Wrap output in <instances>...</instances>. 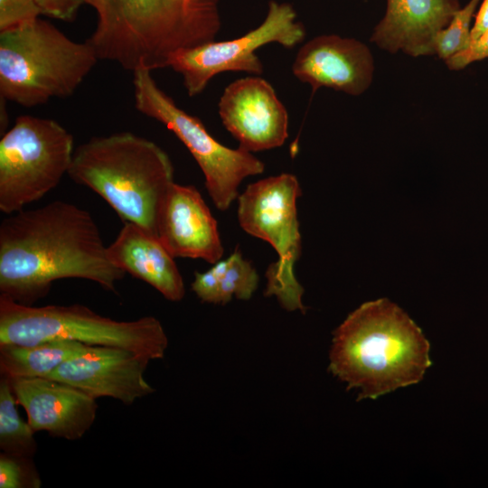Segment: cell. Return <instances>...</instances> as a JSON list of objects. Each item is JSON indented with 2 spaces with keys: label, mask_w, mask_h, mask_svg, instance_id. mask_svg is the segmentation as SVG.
<instances>
[{
  "label": "cell",
  "mask_w": 488,
  "mask_h": 488,
  "mask_svg": "<svg viewBox=\"0 0 488 488\" xmlns=\"http://www.w3.org/2000/svg\"><path fill=\"white\" fill-rule=\"evenodd\" d=\"M481 0H470L453 16L448 25L437 33L435 38V54L446 61L465 50L471 42V22Z\"/></svg>",
  "instance_id": "44dd1931"
},
{
  "label": "cell",
  "mask_w": 488,
  "mask_h": 488,
  "mask_svg": "<svg viewBox=\"0 0 488 488\" xmlns=\"http://www.w3.org/2000/svg\"><path fill=\"white\" fill-rule=\"evenodd\" d=\"M420 328L386 298L366 302L333 332L329 371L360 390L358 400L377 399L418 383L432 362Z\"/></svg>",
  "instance_id": "3957f363"
},
{
  "label": "cell",
  "mask_w": 488,
  "mask_h": 488,
  "mask_svg": "<svg viewBox=\"0 0 488 488\" xmlns=\"http://www.w3.org/2000/svg\"><path fill=\"white\" fill-rule=\"evenodd\" d=\"M42 14L52 18L71 22L73 21L81 5V0H37Z\"/></svg>",
  "instance_id": "d4e9b609"
},
{
  "label": "cell",
  "mask_w": 488,
  "mask_h": 488,
  "mask_svg": "<svg viewBox=\"0 0 488 488\" xmlns=\"http://www.w3.org/2000/svg\"><path fill=\"white\" fill-rule=\"evenodd\" d=\"M156 233L174 258L214 264L223 256L217 221L193 185L172 184L159 210Z\"/></svg>",
  "instance_id": "9a60e30c"
},
{
  "label": "cell",
  "mask_w": 488,
  "mask_h": 488,
  "mask_svg": "<svg viewBox=\"0 0 488 488\" xmlns=\"http://www.w3.org/2000/svg\"><path fill=\"white\" fill-rule=\"evenodd\" d=\"M305 37L304 25L296 20L293 7L286 3L271 1L265 20L246 34L228 41L215 40L181 50L171 56L167 67L178 72L190 97L203 91L209 81L221 72H263L256 51L265 44L277 42L293 48Z\"/></svg>",
  "instance_id": "30bf717a"
},
{
  "label": "cell",
  "mask_w": 488,
  "mask_h": 488,
  "mask_svg": "<svg viewBox=\"0 0 488 488\" xmlns=\"http://www.w3.org/2000/svg\"><path fill=\"white\" fill-rule=\"evenodd\" d=\"M294 75L311 86L359 96L372 82L374 60L370 49L352 38L324 34L306 42L292 65Z\"/></svg>",
  "instance_id": "5bb4252c"
},
{
  "label": "cell",
  "mask_w": 488,
  "mask_h": 488,
  "mask_svg": "<svg viewBox=\"0 0 488 488\" xmlns=\"http://www.w3.org/2000/svg\"><path fill=\"white\" fill-rule=\"evenodd\" d=\"M99 58L40 17L0 32V96L25 108L71 96Z\"/></svg>",
  "instance_id": "5b68a950"
},
{
  "label": "cell",
  "mask_w": 488,
  "mask_h": 488,
  "mask_svg": "<svg viewBox=\"0 0 488 488\" xmlns=\"http://www.w3.org/2000/svg\"><path fill=\"white\" fill-rule=\"evenodd\" d=\"M258 274L236 249L205 272H195L191 288L203 303L224 305L232 297L249 300L257 290Z\"/></svg>",
  "instance_id": "ac0fdd59"
},
{
  "label": "cell",
  "mask_w": 488,
  "mask_h": 488,
  "mask_svg": "<svg viewBox=\"0 0 488 488\" xmlns=\"http://www.w3.org/2000/svg\"><path fill=\"white\" fill-rule=\"evenodd\" d=\"M89 346L74 341H50L35 345L0 344V372L8 379L47 378L68 359Z\"/></svg>",
  "instance_id": "d6986e66"
},
{
  "label": "cell",
  "mask_w": 488,
  "mask_h": 488,
  "mask_svg": "<svg viewBox=\"0 0 488 488\" xmlns=\"http://www.w3.org/2000/svg\"><path fill=\"white\" fill-rule=\"evenodd\" d=\"M301 192L297 178L286 173L250 183L238 196V221L244 231L269 243L278 256L267 268L265 296L276 297L288 312L305 314L304 288L294 271L302 248L296 209Z\"/></svg>",
  "instance_id": "52a82bcc"
},
{
  "label": "cell",
  "mask_w": 488,
  "mask_h": 488,
  "mask_svg": "<svg viewBox=\"0 0 488 488\" xmlns=\"http://www.w3.org/2000/svg\"><path fill=\"white\" fill-rule=\"evenodd\" d=\"M74 341L127 349L151 361L164 357L168 337L154 316L117 321L79 305H25L0 295V344Z\"/></svg>",
  "instance_id": "8992f818"
},
{
  "label": "cell",
  "mask_w": 488,
  "mask_h": 488,
  "mask_svg": "<svg viewBox=\"0 0 488 488\" xmlns=\"http://www.w3.org/2000/svg\"><path fill=\"white\" fill-rule=\"evenodd\" d=\"M150 361L127 349L91 345L65 361L47 378L73 386L96 399L109 397L132 405L155 392L144 377Z\"/></svg>",
  "instance_id": "8fae6325"
},
{
  "label": "cell",
  "mask_w": 488,
  "mask_h": 488,
  "mask_svg": "<svg viewBox=\"0 0 488 488\" xmlns=\"http://www.w3.org/2000/svg\"><path fill=\"white\" fill-rule=\"evenodd\" d=\"M97 15L87 40L99 60L134 71L167 67L175 52L215 40L219 0H81Z\"/></svg>",
  "instance_id": "7a4b0ae2"
},
{
  "label": "cell",
  "mask_w": 488,
  "mask_h": 488,
  "mask_svg": "<svg viewBox=\"0 0 488 488\" xmlns=\"http://www.w3.org/2000/svg\"><path fill=\"white\" fill-rule=\"evenodd\" d=\"M18 405L32 428L66 440L80 439L93 425L96 399L79 389L50 378L9 379Z\"/></svg>",
  "instance_id": "4fadbf2b"
},
{
  "label": "cell",
  "mask_w": 488,
  "mask_h": 488,
  "mask_svg": "<svg viewBox=\"0 0 488 488\" xmlns=\"http://www.w3.org/2000/svg\"><path fill=\"white\" fill-rule=\"evenodd\" d=\"M18 405L8 378L0 380V448L4 453L33 457L37 450L35 431L16 408Z\"/></svg>",
  "instance_id": "ffe728a7"
},
{
  "label": "cell",
  "mask_w": 488,
  "mask_h": 488,
  "mask_svg": "<svg viewBox=\"0 0 488 488\" xmlns=\"http://www.w3.org/2000/svg\"><path fill=\"white\" fill-rule=\"evenodd\" d=\"M73 144L53 119L18 117L0 140V211L13 214L54 189L68 174Z\"/></svg>",
  "instance_id": "ba28073f"
},
{
  "label": "cell",
  "mask_w": 488,
  "mask_h": 488,
  "mask_svg": "<svg viewBox=\"0 0 488 488\" xmlns=\"http://www.w3.org/2000/svg\"><path fill=\"white\" fill-rule=\"evenodd\" d=\"M488 58V30L477 40L472 41L463 51L445 61L451 70L465 69L469 64Z\"/></svg>",
  "instance_id": "cb8c5ba5"
},
{
  "label": "cell",
  "mask_w": 488,
  "mask_h": 488,
  "mask_svg": "<svg viewBox=\"0 0 488 488\" xmlns=\"http://www.w3.org/2000/svg\"><path fill=\"white\" fill-rule=\"evenodd\" d=\"M67 174L125 222L157 236L159 210L174 183L173 163L157 144L130 132L94 136L74 150Z\"/></svg>",
  "instance_id": "277c9868"
},
{
  "label": "cell",
  "mask_w": 488,
  "mask_h": 488,
  "mask_svg": "<svg viewBox=\"0 0 488 488\" xmlns=\"http://www.w3.org/2000/svg\"><path fill=\"white\" fill-rule=\"evenodd\" d=\"M107 251L114 265L149 284L167 300L179 302L184 297L185 286L174 258L156 235L125 222Z\"/></svg>",
  "instance_id": "e0dca14e"
},
{
  "label": "cell",
  "mask_w": 488,
  "mask_h": 488,
  "mask_svg": "<svg viewBox=\"0 0 488 488\" xmlns=\"http://www.w3.org/2000/svg\"><path fill=\"white\" fill-rule=\"evenodd\" d=\"M33 457L1 453L0 488H40V474Z\"/></svg>",
  "instance_id": "7402d4cb"
},
{
  "label": "cell",
  "mask_w": 488,
  "mask_h": 488,
  "mask_svg": "<svg viewBox=\"0 0 488 488\" xmlns=\"http://www.w3.org/2000/svg\"><path fill=\"white\" fill-rule=\"evenodd\" d=\"M488 30V0H483L477 13L474 14V23L471 28L470 39H479Z\"/></svg>",
  "instance_id": "484cf974"
},
{
  "label": "cell",
  "mask_w": 488,
  "mask_h": 488,
  "mask_svg": "<svg viewBox=\"0 0 488 488\" xmlns=\"http://www.w3.org/2000/svg\"><path fill=\"white\" fill-rule=\"evenodd\" d=\"M41 14L37 0H0V32L31 23Z\"/></svg>",
  "instance_id": "603a6c76"
},
{
  "label": "cell",
  "mask_w": 488,
  "mask_h": 488,
  "mask_svg": "<svg viewBox=\"0 0 488 488\" xmlns=\"http://www.w3.org/2000/svg\"><path fill=\"white\" fill-rule=\"evenodd\" d=\"M219 115L239 147L258 152L281 146L288 136V114L274 88L266 80L251 76L226 87Z\"/></svg>",
  "instance_id": "7c38bea8"
},
{
  "label": "cell",
  "mask_w": 488,
  "mask_h": 488,
  "mask_svg": "<svg viewBox=\"0 0 488 488\" xmlns=\"http://www.w3.org/2000/svg\"><path fill=\"white\" fill-rule=\"evenodd\" d=\"M114 265L90 213L63 201L9 214L0 224V295L33 305L53 282L80 278L115 291Z\"/></svg>",
  "instance_id": "6da1fadb"
},
{
  "label": "cell",
  "mask_w": 488,
  "mask_h": 488,
  "mask_svg": "<svg viewBox=\"0 0 488 488\" xmlns=\"http://www.w3.org/2000/svg\"><path fill=\"white\" fill-rule=\"evenodd\" d=\"M460 8L459 0H387L371 42L390 53L435 55L436 35Z\"/></svg>",
  "instance_id": "2e32d148"
},
{
  "label": "cell",
  "mask_w": 488,
  "mask_h": 488,
  "mask_svg": "<svg viewBox=\"0 0 488 488\" xmlns=\"http://www.w3.org/2000/svg\"><path fill=\"white\" fill-rule=\"evenodd\" d=\"M136 108L164 124L186 146L200 166L205 187L216 208L225 211L239 196L241 182L264 172L265 164L251 152L218 142L202 122L180 108L156 84L151 70L133 71Z\"/></svg>",
  "instance_id": "9c48e42d"
}]
</instances>
